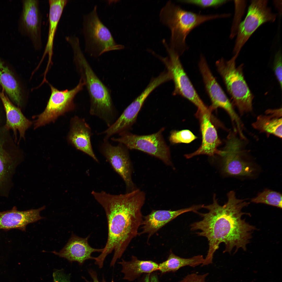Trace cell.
Wrapping results in <instances>:
<instances>
[{
    "instance_id": "obj_30",
    "label": "cell",
    "mask_w": 282,
    "mask_h": 282,
    "mask_svg": "<svg viewBox=\"0 0 282 282\" xmlns=\"http://www.w3.org/2000/svg\"><path fill=\"white\" fill-rule=\"evenodd\" d=\"M226 0H183L179 1L185 4L195 5L202 8H217L226 3Z\"/></svg>"
},
{
    "instance_id": "obj_26",
    "label": "cell",
    "mask_w": 282,
    "mask_h": 282,
    "mask_svg": "<svg viewBox=\"0 0 282 282\" xmlns=\"http://www.w3.org/2000/svg\"><path fill=\"white\" fill-rule=\"evenodd\" d=\"M0 84L13 102L20 108L23 105L20 88L10 69L1 61Z\"/></svg>"
},
{
    "instance_id": "obj_27",
    "label": "cell",
    "mask_w": 282,
    "mask_h": 282,
    "mask_svg": "<svg viewBox=\"0 0 282 282\" xmlns=\"http://www.w3.org/2000/svg\"><path fill=\"white\" fill-rule=\"evenodd\" d=\"M204 259L202 255L194 256L189 258L181 257L174 254L171 251L169 257L166 261L158 265V269L162 273L174 272L185 266L195 267L202 265Z\"/></svg>"
},
{
    "instance_id": "obj_22",
    "label": "cell",
    "mask_w": 282,
    "mask_h": 282,
    "mask_svg": "<svg viewBox=\"0 0 282 282\" xmlns=\"http://www.w3.org/2000/svg\"><path fill=\"white\" fill-rule=\"evenodd\" d=\"M45 208L43 206L37 209L20 211L14 207L11 210L0 212V229L16 228L25 231L28 224L44 218L40 213Z\"/></svg>"
},
{
    "instance_id": "obj_33",
    "label": "cell",
    "mask_w": 282,
    "mask_h": 282,
    "mask_svg": "<svg viewBox=\"0 0 282 282\" xmlns=\"http://www.w3.org/2000/svg\"><path fill=\"white\" fill-rule=\"evenodd\" d=\"M179 282H207L203 276L195 273L188 274Z\"/></svg>"
},
{
    "instance_id": "obj_6",
    "label": "cell",
    "mask_w": 282,
    "mask_h": 282,
    "mask_svg": "<svg viewBox=\"0 0 282 282\" xmlns=\"http://www.w3.org/2000/svg\"><path fill=\"white\" fill-rule=\"evenodd\" d=\"M82 31L85 51L92 57H98L105 52L124 48L115 42L109 30L101 20L97 5L84 15Z\"/></svg>"
},
{
    "instance_id": "obj_23",
    "label": "cell",
    "mask_w": 282,
    "mask_h": 282,
    "mask_svg": "<svg viewBox=\"0 0 282 282\" xmlns=\"http://www.w3.org/2000/svg\"><path fill=\"white\" fill-rule=\"evenodd\" d=\"M68 0H49V30L48 39L42 59L48 55V66L51 63L53 43L59 22Z\"/></svg>"
},
{
    "instance_id": "obj_31",
    "label": "cell",
    "mask_w": 282,
    "mask_h": 282,
    "mask_svg": "<svg viewBox=\"0 0 282 282\" xmlns=\"http://www.w3.org/2000/svg\"><path fill=\"white\" fill-rule=\"evenodd\" d=\"M282 58L281 54L280 51L276 54L275 57L274 63V70L276 77L282 87Z\"/></svg>"
},
{
    "instance_id": "obj_14",
    "label": "cell",
    "mask_w": 282,
    "mask_h": 282,
    "mask_svg": "<svg viewBox=\"0 0 282 282\" xmlns=\"http://www.w3.org/2000/svg\"><path fill=\"white\" fill-rule=\"evenodd\" d=\"M128 149L122 144L114 146L108 140H103L99 146L101 153L124 180L126 192L137 189L132 179V167Z\"/></svg>"
},
{
    "instance_id": "obj_20",
    "label": "cell",
    "mask_w": 282,
    "mask_h": 282,
    "mask_svg": "<svg viewBox=\"0 0 282 282\" xmlns=\"http://www.w3.org/2000/svg\"><path fill=\"white\" fill-rule=\"evenodd\" d=\"M90 237L89 235L81 238L72 234L67 244L60 251L52 252L71 262L77 261L82 265L87 260L94 259V257L91 256L93 252H101L103 250V248L96 249L91 246L88 243Z\"/></svg>"
},
{
    "instance_id": "obj_37",
    "label": "cell",
    "mask_w": 282,
    "mask_h": 282,
    "mask_svg": "<svg viewBox=\"0 0 282 282\" xmlns=\"http://www.w3.org/2000/svg\"><path fill=\"white\" fill-rule=\"evenodd\" d=\"M280 1H275V2H274V4L275 5V6L276 7L277 9H278L279 12L281 13V8L280 7H281V2H280Z\"/></svg>"
},
{
    "instance_id": "obj_5",
    "label": "cell",
    "mask_w": 282,
    "mask_h": 282,
    "mask_svg": "<svg viewBox=\"0 0 282 282\" xmlns=\"http://www.w3.org/2000/svg\"><path fill=\"white\" fill-rule=\"evenodd\" d=\"M239 54H235L228 61L220 59L215 64L234 104L242 114L252 110L253 97L244 78L243 65L236 66V60Z\"/></svg>"
},
{
    "instance_id": "obj_32",
    "label": "cell",
    "mask_w": 282,
    "mask_h": 282,
    "mask_svg": "<svg viewBox=\"0 0 282 282\" xmlns=\"http://www.w3.org/2000/svg\"><path fill=\"white\" fill-rule=\"evenodd\" d=\"M52 275L54 282H71L70 275L66 274L62 269L55 271Z\"/></svg>"
},
{
    "instance_id": "obj_19",
    "label": "cell",
    "mask_w": 282,
    "mask_h": 282,
    "mask_svg": "<svg viewBox=\"0 0 282 282\" xmlns=\"http://www.w3.org/2000/svg\"><path fill=\"white\" fill-rule=\"evenodd\" d=\"M0 97L5 111L6 121L5 126L13 132V137L19 144L22 138L25 139L26 130L32 125V122L27 119L19 108L16 107L4 94L0 92Z\"/></svg>"
},
{
    "instance_id": "obj_13",
    "label": "cell",
    "mask_w": 282,
    "mask_h": 282,
    "mask_svg": "<svg viewBox=\"0 0 282 282\" xmlns=\"http://www.w3.org/2000/svg\"><path fill=\"white\" fill-rule=\"evenodd\" d=\"M199 68L205 88L211 102L212 111L218 108L225 110L229 115L233 126H238L242 121L234 110L231 103L213 75L205 57H200Z\"/></svg>"
},
{
    "instance_id": "obj_12",
    "label": "cell",
    "mask_w": 282,
    "mask_h": 282,
    "mask_svg": "<svg viewBox=\"0 0 282 282\" xmlns=\"http://www.w3.org/2000/svg\"><path fill=\"white\" fill-rule=\"evenodd\" d=\"M268 1L252 0L244 20L240 23L234 47L235 54L241 49L252 34L261 25L268 22H273L277 15L268 6Z\"/></svg>"
},
{
    "instance_id": "obj_1",
    "label": "cell",
    "mask_w": 282,
    "mask_h": 282,
    "mask_svg": "<svg viewBox=\"0 0 282 282\" xmlns=\"http://www.w3.org/2000/svg\"><path fill=\"white\" fill-rule=\"evenodd\" d=\"M227 197V202L221 206L214 194L213 203L203 207L208 210V212L197 213L203 219L190 225L191 230H200L197 234L206 237L209 242L208 253L202 266L213 263L214 253L221 243L225 245L223 253H231L234 248L236 249L234 253L240 248L246 251L252 233L256 229L242 218L245 214L251 216L249 213L242 211L249 203L237 198L233 191L228 193Z\"/></svg>"
},
{
    "instance_id": "obj_15",
    "label": "cell",
    "mask_w": 282,
    "mask_h": 282,
    "mask_svg": "<svg viewBox=\"0 0 282 282\" xmlns=\"http://www.w3.org/2000/svg\"><path fill=\"white\" fill-rule=\"evenodd\" d=\"M22 3L21 20L23 32L30 38L34 50H40L43 47L42 16L39 0H24Z\"/></svg>"
},
{
    "instance_id": "obj_18",
    "label": "cell",
    "mask_w": 282,
    "mask_h": 282,
    "mask_svg": "<svg viewBox=\"0 0 282 282\" xmlns=\"http://www.w3.org/2000/svg\"><path fill=\"white\" fill-rule=\"evenodd\" d=\"M92 134L90 126L84 119L76 116L72 119L68 136L69 142L76 149L98 163L99 161L93 151L91 143Z\"/></svg>"
},
{
    "instance_id": "obj_16",
    "label": "cell",
    "mask_w": 282,
    "mask_h": 282,
    "mask_svg": "<svg viewBox=\"0 0 282 282\" xmlns=\"http://www.w3.org/2000/svg\"><path fill=\"white\" fill-rule=\"evenodd\" d=\"M212 111L209 109L204 112H197L196 116L199 118L202 136V142L199 147L194 152L185 155L187 158L201 155L213 156L219 155L220 150L218 147L221 144L216 129L211 121Z\"/></svg>"
},
{
    "instance_id": "obj_17",
    "label": "cell",
    "mask_w": 282,
    "mask_h": 282,
    "mask_svg": "<svg viewBox=\"0 0 282 282\" xmlns=\"http://www.w3.org/2000/svg\"><path fill=\"white\" fill-rule=\"evenodd\" d=\"M146 87L124 110L114 123L104 131L99 133L104 136L103 140H109L113 135L128 131L136 122L138 114L145 100L151 93Z\"/></svg>"
},
{
    "instance_id": "obj_28",
    "label": "cell",
    "mask_w": 282,
    "mask_h": 282,
    "mask_svg": "<svg viewBox=\"0 0 282 282\" xmlns=\"http://www.w3.org/2000/svg\"><path fill=\"white\" fill-rule=\"evenodd\" d=\"M251 202L261 203L282 208V195L279 192L266 189L260 193L255 197L252 198Z\"/></svg>"
},
{
    "instance_id": "obj_9",
    "label": "cell",
    "mask_w": 282,
    "mask_h": 282,
    "mask_svg": "<svg viewBox=\"0 0 282 282\" xmlns=\"http://www.w3.org/2000/svg\"><path fill=\"white\" fill-rule=\"evenodd\" d=\"M237 133L231 132L227 136L225 145L220 150L222 157V170L227 175L236 176H252L255 169L251 163L244 160V143Z\"/></svg>"
},
{
    "instance_id": "obj_4",
    "label": "cell",
    "mask_w": 282,
    "mask_h": 282,
    "mask_svg": "<svg viewBox=\"0 0 282 282\" xmlns=\"http://www.w3.org/2000/svg\"><path fill=\"white\" fill-rule=\"evenodd\" d=\"M228 14L203 15L184 10L169 1L160 14L161 21L171 32L169 48L180 56L189 48L187 37L194 29L203 23L212 20L227 17Z\"/></svg>"
},
{
    "instance_id": "obj_24",
    "label": "cell",
    "mask_w": 282,
    "mask_h": 282,
    "mask_svg": "<svg viewBox=\"0 0 282 282\" xmlns=\"http://www.w3.org/2000/svg\"><path fill=\"white\" fill-rule=\"evenodd\" d=\"M282 109H269L259 115L252 125L261 132L282 138Z\"/></svg>"
},
{
    "instance_id": "obj_11",
    "label": "cell",
    "mask_w": 282,
    "mask_h": 282,
    "mask_svg": "<svg viewBox=\"0 0 282 282\" xmlns=\"http://www.w3.org/2000/svg\"><path fill=\"white\" fill-rule=\"evenodd\" d=\"M51 94L44 111L37 116L34 123V128H38L54 122L60 116L73 110L75 107L74 99L81 91L84 84L80 79L78 84L70 90L60 91L49 84Z\"/></svg>"
},
{
    "instance_id": "obj_29",
    "label": "cell",
    "mask_w": 282,
    "mask_h": 282,
    "mask_svg": "<svg viewBox=\"0 0 282 282\" xmlns=\"http://www.w3.org/2000/svg\"><path fill=\"white\" fill-rule=\"evenodd\" d=\"M197 138V137L189 130H173L171 132L169 140L173 144L189 143Z\"/></svg>"
},
{
    "instance_id": "obj_8",
    "label": "cell",
    "mask_w": 282,
    "mask_h": 282,
    "mask_svg": "<svg viewBox=\"0 0 282 282\" xmlns=\"http://www.w3.org/2000/svg\"><path fill=\"white\" fill-rule=\"evenodd\" d=\"M162 128L157 132L150 135H138L128 131L119 134L118 137H112V141L122 144L128 149L142 151L156 157L167 165L172 166L169 147L165 142Z\"/></svg>"
},
{
    "instance_id": "obj_34",
    "label": "cell",
    "mask_w": 282,
    "mask_h": 282,
    "mask_svg": "<svg viewBox=\"0 0 282 282\" xmlns=\"http://www.w3.org/2000/svg\"><path fill=\"white\" fill-rule=\"evenodd\" d=\"M88 272L92 279V281H89L85 278L83 277V278L86 282H106L104 277H103L101 282L99 281L98 278L97 273L94 270L91 269H89L88 270Z\"/></svg>"
},
{
    "instance_id": "obj_10",
    "label": "cell",
    "mask_w": 282,
    "mask_h": 282,
    "mask_svg": "<svg viewBox=\"0 0 282 282\" xmlns=\"http://www.w3.org/2000/svg\"><path fill=\"white\" fill-rule=\"evenodd\" d=\"M164 46L169 57L160 58L165 65L174 84L173 95H178L187 99L193 104L198 111L207 110L208 108L205 105L197 93L185 72L180 61L179 56L170 49L167 44Z\"/></svg>"
},
{
    "instance_id": "obj_2",
    "label": "cell",
    "mask_w": 282,
    "mask_h": 282,
    "mask_svg": "<svg viewBox=\"0 0 282 282\" xmlns=\"http://www.w3.org/2000/svg\"><path fill=\"white\" fill-rule=\"evenodd\" d=\"M91 193L104 210L108 227L107 241L103 251L96 257V261L103 264L107 256L114 251L110 263L111 266H114L138 234L143 220L141 210L145 194L138 189L117 195L103 191H93Z\"/></svg>"
},
{
    "instance_id": "obj_36",
    "label": "cell",
    "mask_w": 282,
    "mask_h": 282,
    "mask_svg": "<svg viewBox=\"0 0 282 282\" xmlns=\"http://www.w3.org/2000/svg\"><path fill=\"white\" fill-rule=\"evenodd\" d=\"M5 121L6 118L4 110L0 109V127L4 126Z\"/></svg>"
},
{
    "instance_id": "obj_21",
    "label": "cell",
    "mask_w": 282,
    "mask_h": 282,
    "mask_svg": "<svg viewBox=\"0 0 282 282\" xmlns=\"http://www.w3.org/2000/svg\"><path fill=\"white\" fill-rule=\"evenodd\" d=\"M204 204L192 206L176 210H154L145 216L141 224L142 231L139 234L147 233L149 238L168 222L180 215L190 212L196 213Z\"/></svg>"
},
{
    "instance_id": "obj_35",
    "label": "cell",
    "mask_w": 282,
    "mask_h": 282,
    "mask_svg": "<svg viewBox=\"0 0 282 282\" xmlns=\"http://www.w3.org/2000/svg\"><path fill=\"white\" fill-rule=\"evenodd\" d=\"M145 282H158L157 276L155 274H148L145 278Z\"/></svg>"
},
{
    "instance_id": "obj_7",
    "label": "cell",
    "mask_w": 282,
    "mask_h": 282,
    "mask_svg": "<svg viewBox=\"0 0 282 282\" xmlns=\"http://www.w3.org/2000/svg\"><path fill=\"white\" fill-rule=\"evenodd\" d=\"M23 159V152L4 125L0 127V196L7 197L12 178Z\"/></svg>"
},
{
    "instance_id": "obj_3",
    "label": "cell",
    "mask_w": 282,
    "mask_h": 282,
    "mask_svg": "<svg viewBox=\"0 0 282 282\" xmlns=\"http://www.w3.org/2000/svg\"><path fill=\"white\" fill-rule=\"evenodd\" d=\"M73 58L80 79L84 83L89 97V113L102 120L109 127L117 119V111L109 89L96 75L86 58L80 42L70 44Z\"/></svg>"
},
{
    "instance_id": "obj_25",
    "label": "cell",
    "mask_w": 282,
    "mask_h": 282,
    "mask_svg": "<svg viewBox=\"0 0 282 282\" xmlns=\"http://www.w3.org/2000/svg\"><path fill=\"white\" fill-rule=\"evenodd\" d=\"M118 263L122 266L121 272L124 274V279L129 281L134 280L143 273L150 274L158 269L157 263L151 261L138 260L132 256L130 261L122 259Z\"/></svg>"
}]
</instances>
